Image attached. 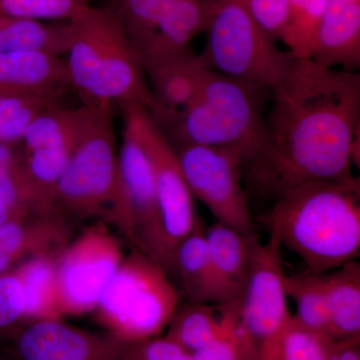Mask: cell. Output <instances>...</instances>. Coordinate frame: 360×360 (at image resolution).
Instances as JSON below:
<instances>
[{
  "label": "cell",
  "instance_id": "1",
  "mask_svg": "<svg viewBox=\"0 0 360 360\" xmlns=\"http://www.w3.org/2000/svg\"><path fill=\"white\" fill-rule=\"evenodd\" d=\"M264 127V155L243 169L259 195L274 200L304 182L350 179L359 165V73L296 59L272 91Z\"/></svg>",
  "mask_w": 360,
  "mask_h": 360
},
{
  "label": "cell",
  "instance_id": "2",
  "mask_svg": "<svg viewBox=\"0 0 360 360\" xmlns=\"http://www.w3.org/2000/svg\"><path fill=\"white\" fill-rule=\"evenodd\" d=\"M260 221L302 258L305 271L324 274L360 255L359 177L304 182L272 202Z\"/></svg>",
  "mask_w": 360,
  "mask_h": 360
},
{
  "label": "cell",
  "instance_id": "3",
  "mask_svg": "<svg viewBox=\"0 0 360 360\" xmlns=\"http://www.w3.org/2000/svg\"><path fill=\"white\" fill-rule=\"evenodd\" d=\"M65 56L73 91L84 105L141 104L158 120L165 115L149 87L141 59L108 6L92 4L73 20Z\"/></svg>",
  "mask_w": 360,
  "mask_h": 360
},
{
  "label": "cell",
  "instance_id": "4",
  "mask_svg": "<svg viewBox=\"0 0 360 360\" xmlns=\"http://www.w3.org/2000/svg\"><path fill=\"white\" fill-rule=\"evenodd\" d=\"M271 90L210 70L193 98L158 127L172 146L200 144L238 150L243 168L266 149L264 116Z\"/></svg>",
  "mask_w": 360,
  "mask_h": 360
},
{
  "label": "cell",
  "instance_id": "5",
  "mask_svg": "<svg viewBox=\"0 0 360 360\" xmlns=\"http://www.w3.org/2000/svg\"><path fill=\"white\" fill-rule=\"evenodd\" d=\"M54 201L63 219L112 224L134 248V224L120 172L111 104L96 106L59 179Z\"/></svg>",
  "mask_w": 360,
  "mask_h": 360
},
{
  "label": "cell",
  "instance_id": "6",
  "mask_svg": "<svg viewBox=\"0 0 360 360\" xmlns=\"http://www.w3.org/2000/svg\"><path fill=\"white\" fill-rule=\"evenodd\" d=\"M181 302L160 264L132 248L94 311L108 331L132 343L160 336Z\"/></svg>",
  "mask_w": 360,
  "mask_h": 360
},
{
  "label": "cell",
  "instance_id": "7",
  "mask_svg": "<svg viewBox=\"0 0 360 360\" xmlns=\"http://www.w3.org/2000/svg\"><path fill=\"white\" fill-rule=\"evenodd\" d=\"M206 32L198 54L206 68L271 91L283 84L297 59L277 46L243 0H214Z\"/></svg>",
  "mask_w": 360,
  "mask_h": 360
},
{
  "label": "cell",
  "instance_id": "8",
  "mask_svg": "<svg viewBox=\"0 0 360 360\" xmlns=\"http://www.w3.org/2000/svg\"><path fill=\"white\" fill-rule=\"evenodd\" d=\"M281 245L276 236L264 243L251 238L250 274L239 302L238 321L252 360H278L284 333L292 319L284 284Z\"/></svg>",
  "mask_w": 360,
  "mask_h": 360
},
{
  "label": "cell",
  "instance_id": "9",
  "mask_svg": "<svg viewBox=\"0 0 360 360\" xmlns=\"http://www.w3.org/2000/svg\"><path fill=\"white\" fill-rule=\"evenodd\" d=\"M120 105L123 122L136 134L153 167L162 226L161 265L174 281L175 250L193 231L198 217L194 198L180 169L174 146L150 113L139 103Z\"/></svg>",
  "mask_w": 360,
  "mask_h": 360
},
{
  "label": "cell",
  "instance_id": "10",
  "mask_svg": "<svg viewBox=\"0 0 360 360\" xmlns=\"http://www.w3.org/2000/svg\"><path fill=\"white\" fill-rule=\"evenodd\" d=\"M174 148L193 198L201 201L217 221L245 236L257 234L243 186L241 153L200 144H176Z\"/></svg>",
  "mask_w": 360,
  "mask_h": 360
},
{
  "label": "cell",
  "instance_id": "11",
  "mask_svg": "<svg viewBox=\"0 0 360 360\" xmlns=\"http://www.w3.org/2000/svg\"><path fill=\"white\" fill-rule=\"evenodd\" d=\"M124 257L122 241L103 221L87 226L70 240L58 255L65 315L94 311Z\"/></svg>",
  "mask_w": 360,
  "mask_h": 360
},
{
  "label": "cell",
  "instance_id": "12",
  "mask_svg": "<svg viewBox=\"0 0 360 360\" xmlns=\"http://www.w3.org/2000/svg\"><path fill=\"white\" fill-rule=\"evenodd\" d=\"M9 340L13 360H124L131 345L110 331L85 330L63 319L26 323Z\"/></svg>",
  "mask_w": 360,
  "mask_h": 360
},
{
  "label": "cell",
  "instance_id": "13",
  "mask_svg": "<svg viewBox=\"0 0 360 360\" xmlns=\"http://www.w3.org/2000/svg\"><path fill=\"white\" fill-rule=\"evenodd\" d=\"M123 186L131 213L134 250L162 260V226L155 175L141 141L129 125H123L122 146L118 149ZM162 266V265H161Z\"/></svg>",
  "mask_w": 360,
  "mask_h": 360
},
{
  "label": "cell",
  "instance_id": "14",
  "mask_svg": "<svg viewBox=\"0 0 360 360\" xmlns=\"http://www.w3.org/2000/svg\"><path fill=\"white\" fill-rule=\"evenodd\" d=\"M96 106L45 108L26 129L21 146L32 162L54 170L65 169L80 137L89 127Z\"/></svg>",
  "mask_w": 360,
  "mask_h": 360
},
{
  "label": "cell",
  "instance_id": "15",
  "mask_svg": "<svg viewBox=\"0 0 360 360\" xmlns=\"http://www.w3.org/2000/svg\"><path fill=\"white\" fill-rule=\"evenodd\" d=\"M70 90L65 56L39 51L0 54V97L60 103Z\"/></svg>",
  "mask_w": 360,
  "mask_h": 360
},
{
  "label": "cell",
  "instance_id": "16",
  "mask_svg": "<svg viewBox=\"0 0 360 360\" xmlns=\"http://www.w3.org/2000/svg\"><path fill=\"white\" fill-rule=\"evenodd\" d=\"M139 59L151 92L165 115L167 111L182 110L195 96L210 71L189 47L148 51Z\"/></svg>",
  "mask_w": 360,
  "mask_h": 360
},
{
  "label": "cell",
  "instance_id": "17",
  "mask_svg": "<svg viewBox=\"0 0 360 360\" xmlns=\"http://www.w3.org/2000/svg\"><path fill=\"white\" fill-rule=\"evenodd\" d=\"M71 236V222L63 217H25L0 224V274L33 258L58 255Z\"/></svg>",
  "mask_w": 360,
  "mask_h": 360
},
{
  "label": "cell",
  "instance_id": "18",
  "mask_svg": "<svg viewBox=\"0 0 360 360\" xmlns=\"http://www.w3.org/2000/svg\"><path fill=\"white\" fill-rule=\"evenodd\" d=\"M311 59L328 68L359 70L360 0H328Z\"/></svg>",
  "mask_w": 360,
  "mask_h": 360
},
{
  "label": "cell",
  "instance_id": "19",
  "mask_svg": "<svg viewBox=\"0 0 360 360\" xmlns=\"http://www.w3.org/2000/svg\"><path fill=\"white\" fill-rule=\"evenodd\" d=\"M252 236H245L219 221L205 229L217 304L234 302L245 292L250 274Z\"/></svg>",
  "mask_w": 360,
  "mask_h": 360
},
{
  "label": "cell",
  "instance_id": "20",
  "mask_svg": "<svg viewBox=\"0 0 360 360\" xmlns=\"http://www.w3.org/2000/svg\"><path fill=\"white\" fill-rule=\"evenodd\" d=\"M0 198L20 217H63L33 184L21 142L0 144Z\"/></svg>",
  "mask_w": 360,
  "mask_h": 360
},
{
  "label": "cell",
  "instance_id": "21",
  "mask_svg": "<svg viewBox=\"0 0 360 360\" xmlns=\"http://www.w3.org/2000/svg\"><path fill=\"white\" fill-rule=\"evenodd\" d=\"M205 225L198 217L191 233L174 253V281L186 302L217 304V288L205 240Z\"/></svg>",
  "mask_w": 360,
  "mask_h": 360
},
{
  "label": "cell",
  "instance_id": "22",
  "mask_svg": "<svg viewBox=\"0 0 360 360\" xmlns=\"http://www.w3.org/2000/svg\"><path fill=\"white\" fill-rule=\"evenodd\" d=\"M322 276L330 317L329 338L360 340V264L354 260Z\"/></svg>",
  "mask_w": 360,
  "mask_h": 360
},
{
  "label": "cell",
  "instance_id": "23",
  "mask_svg": "<svg viewBox=\"0 0 360 360\" xmlns=\"http://www.w3.org/2000/svg\"><path fill=\"white\" fill-rule=\"evenodd\" d=\"M58 255L33 258L18 267L25 288V324L61 321L65 316L58 284Z\"/></svg>",
  "mask_w": 360,
  "mask_h": 360
},
{
  "label": "cell",
  "instance_id": "24",
  "mask_svg": "<svg viewBox=\"0 0 360 360\" xmlns=\"http://www.w3.org/2000/svg\"><path fill=\"white\" fill-rule=\"evenodd\" d=\"M72 20L44 21L0 16V54L39 51L65 56L75 30Z\"/></svg>",
  "mask_w": 360,
  "mask_h": 360
},
{
  "label": "cell",
  "instance_id": "25",
  "mask_svg": "<svg viewBox=\"0 0 360 360\" xmlns=\"http://www.w3.org/2000/svg\"><path fill=\"white\" fill-rule=\"evenodd\" d=\"M213 9L214 0H169L146 51L189 47L194 37L207 30Z\"/></svg>",
  "mask_w": 360,
  "mask_h": 360
},
{
  "label": "cell",
  "instance_id": "26",
  "mask_svg": "<svg viewBox=\"0 0 360 360\" xmlns=\"http://www.w3.org/2000/svg\"><path fill=\"white\" fill-rule=\"evenodd\" d=\"M226 317L227 303L181 302L168 323L165 338L191 354L222 333Z\"/></svg>",
  "mask_w": 360,
  "mask_h": 360
},
{
  "label": "cell",
  "instance_id": "27",
  "mask_svg": "<svg viewBox=\"0 0 360 360\" xmlns=\"http://www.w3.org/2000/svg\"><path fill=\"white\" fill-rule=\"evenodd\" d=\"M284 284L288 297L295 302V321L305 328L329 338L330 317L322 274L304 271L285 274Z\"/></svg>",
  "mask_w": 360,
  "mask_h": 360
},
{
  "label": "cell",
  "instance_id": "28",
  "mask_svg": "<svg viewBox=\"0 0 360 360\" xmlns=\"http://www.w3.org/2000/svg\"><path fill=\"white\" fill-rule=\"evenodd\" d=\"M169 0H111L110 6L120 21L137 56L148 49L161 14Z\"/></svg>",
  "mask_w": 360,
  "mask_h": 360
},
{
  "label": "cell",
  "instance_id": "29",
  "mask_svg": "<svg viewBox=\"0 0 360 360\" xmlns=\"http://www.w3.org/2000/svg\"><path fill=\"white\" fill-rule=\"evenodd\" d=\"M328 0H288V23L281 41L296 58H311L315 37Z\"/></svg>",
  "mask_w": 360,
  "mask_h": 360
},
{
  "label": "cell",
  "instance_id": "30",
  "mask_svg": "<svg viewBox=\"0 0 360 360\" xmlns=\"http://www.w3.org/2000/svg\"><path fill=\"white\" fill-rule=\"evenodd\" d=\"M91 6L92 0H0V16L70 21Z\"/></svg>",
  "mask_w": 360,
  "mask_h": 360
},
{
  "label": "cell",
  "instance_id": "31",
  "mask_svg": "<svg viewBox=\"0 0 360 360\" xmlns=\"http://www.w3.org/2000/svg\"><path fill=\"white\" fill-rule=\"evenodd\" d=\"M240 298L227 303L224 330L212 342L191 354L193 360H252V350L239 326Z\"/></svg>",
  "mask_w": 360,
  "mask_h": 360
},
{
  "label": "cell",
  "instance_id": "32",
  "mask_svg": "<svg viewBox=\"0 0 360 360\" xmlns=\"http://www.w3.org/2000/svg\"><path fill=\"white\" fill-rule=\"evenodd\" d=\"M58 104L49 99L0 97V144L20 143L33 118Z\"/></svg>",
  "mask_w": 360,
  "mask_h": 360
},
{
  "label": "cell",
  "instance_id": "33",
  "mask_svg": "<svg viewBox=\"0 0 360 360\" xmlns=\"http://www.w3.org/2000/svg\"><path fill=\"white\" fill-rule=\"evenodd\" d=\"M25 324V288L15 269L0 274V338H11Z\"/></svg>",
  "mask_w": 360,
  "mask_h": 360
},
{
  "label": "cell",
  "instance_id": "34",
  "mask_svg": "<svg viewBox=\"0 0 360 360\" xmlns=\"http://www.w3.org/2000/svg\"><path fill=\"white\" fill-rule=\"evenodd\" d=\"M329 338L291 319L281 342L278 360H326Z\"/></svg>",
  "mask_w": 360,
  "mask_h": 360
},
{
  "label": "cell",
  "instance_id": "35",
  "mask_svg": "<svg viewBox=\"0 0 360 360\" xmlns=\"http://www.w3.org/2000/svg\"><path fill=\"white\" fill-rule=\"evenodd\" d=\"M255 20L274 39L281 40L288 23V0H243Z\"/></svg>",
  "mask_w": 360,
  "mask_h": 360
},
{
  "label": "cell",
  "instance_id": "36",
  "mask_svg": "<svg viewBox=\"0 0 360 360\" xmlns=\"http://www.w3.org/2000/svg\"><path fill=\"white\" fill-rule=\"evenodd\" d=\"M186 354L174 341L158 336L132 342L124 360H177Z\"/></svg>",
  "mask_w": 360,
  "mask_h": 360
},
{
  "label": "cell",
  "instance_id": "37",
  "mask_svg": "<svg viewBox=\"0 0 360 360\" xmlns=\"http://www.w3.org/2000/svg\"><path fill=\"white\" fill-rule=\"evenodd\" d=\"M15 219H25V217H18V215L0 198V224H4V222L8 221V220Z\"/></svg>",
  "mask_w": 360,
  "mask_h": 360
},
{
  "label": "cell",
  "instance_id": "38",
  "mask_svg": "<svg viewBox=\"0 0 360 360\" xmlns=\"http://www.w3.org/2000/svg\"><path fill=\"white\" fill-rule=\"evenodd\" d=\"M177 360H193V357H191V354H186L182 355V356L180 357V359H179Z\"/></svg>",
  "mask_w": 360,
  "mask_h": 360
},
{
  "label": "cell",
  "instance_id": "39",
  "mask_svg": "<svg viewBox=\"0 0 360 360\" xmlns=\"http://www.w3.org/2000/svg\"><path fill=\"white\" fill-rule=\"evenodd\" d=\"M0 360H13L11 359V355H7V356H0Z\"/></svg>",
  "mask_w": 360,
  "mask_h": 360
},
{
  "label": "cell",
  "instance_id": "40",
  "mask_svg": "<svg viewBox=\"0 0 360 360\" xmlns=\"http://www.w3.org/2000/svg\"><path fill=\"white\" fill-rule=\"evenodd\" d=\"M326 360H328V356H326Z\"/></svg>",
  "mask_w": 360,
  "mask_h": 360
}]
</instances>
